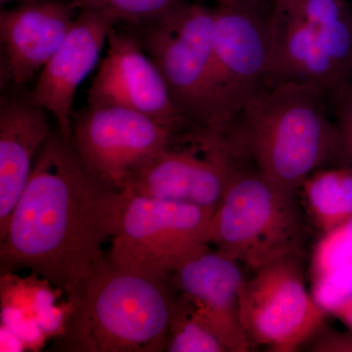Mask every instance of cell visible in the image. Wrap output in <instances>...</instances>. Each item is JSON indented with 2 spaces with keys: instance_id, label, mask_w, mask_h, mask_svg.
Returning <instances> with one entry per match:
<instances>
[{
  "instance_id": "6da1fadb",
  "label": "cell",
  "mask_w": 352,
  "mask_h": 352,
  "mask_svg": "<svg viewBox=\"0 0 352 352\" xmlns=\"http://www.w3.org/2000/svg\"><path fill=\"white\" fill-rule=\"evenodd\" d=\"M122 208V189L94 175L59 129L51 131L0 240L2 275L30 270L69 298L105 258Z\"/></svg>"
},
{
  "instance_id": "7a4b0ae2",
  "label": "cell",
  "mask_w": 352,
  "mask_h": 352,
  "mask_svg": "<svg viewBox=\"0 0 352 352\" xmlns=\"http://www.w3.org/2000/svg\"><path fill=\"white\" fill-rule=\"evenodd\" d=\"M175 298L170 277L122 267L105 256L69 296L53 351H166Z\"/></svg>"
},
{
  "instance_id": "3957f363",
  "label": "cell",
  "mask_w": 352,
  "mask_h": 352,
  "mask_svg": "<svg viewBox=\"0 0 352 352\" xmlns=\"http://www.w3.org/2000/svg\"><path fill=\"white\" fill-rule=\"evenodd\" d=\"M327 98L309 85L276 83L250 99L229 131L264 177L296 195L316 168L342 150Z\"/></svg>"
},
{
  "instance_id": "277c9868",
  "label": "cell",
  "mask_w": 352,
  "mask_h": 352,
  "mask_svg": "<svg viewBox=\"0 0 352 352\" xmlns=\"http://www.w3.org/2000/svg\"><path fill=\"white\" fill-rule=\"evenodd\" d=\"M214 24V7L187 2L168 19L131 32L161 71L185 122L226 132L235 117L217 74Z\"/></svg>"
},
{
  "instance_id": "5b68a950",
  "label": "cell",
  "mask_w": 352,
  "mask_h": 352,
  "mask_svg": "<svg viewBox=\"0 0 352 352\" xmlns=\"http://www.w3.org/2000/svg\"><path fill=\"white\" fill-rule=\"evenodd\" d=\"M302 241L296 195L273 184L256 166L241 164L210 219V245L254 272L300 256Z\"/></svg>"
},
{
  "instance_id": "8992f818",
  "label": "cell",
  "mask_w": 352,
  "mask_h": 352,
  "mask_svg": "<svg viewBox=\"0 0 352 352\" xmlns=\"http://www.w3.org/2000/svg\"><path fill=\"white\" fill-rule=\"evenodd\" d=\"M247 157L226 132L188 126L134 170L122 189L215 210Z\"/></svg>"
},
{
  "instance_id": "52a82bcc",
  "label": "cell",
  "mask_w": 352,
  "mask_h": 352,
  "mask_svg": "<svg viewBox=\"0 0 352 352\" xmlns=\"http://www.w3.org/2000/svg\"><path fill=\"white\" fill-rule=\"evenodd\" d=\"M119 226L108 256L122 267L170 277L187 259L210 245L214 210L156 200L122 189Z\"/></svg>"
},
{
  "instance_id": "ba28073f",
  "label": "cell",
  "mask_w": 352,
  "mask_h": 352,
  "mask_svg": "<svg viewBox=\"0 0 352 352\" xmlns=\"http://www.w3.org/2000/svg\"><path fill=\"white\" fill-rule=\"evenodd\" d=\"M326 314L308 292L300 256L254 271L241 292L240 318L252 347L296 351L323 327Z\"/></svg>"
},
{
  "instance_id": "9c48e42d",
  "label": "cell",
  "mask_w": 352,
  "mask_h": 352,
  "mask_svg": "<svg viewBox=\"0 0 352 352\" xmlns=\"http://www.w3.org/2000/svg\"><path fill=\"white\" fill-rule=\"evenodd\" d=\"M175 132L129 109L87 106L74 113L72 142L94 175L122 189L129 176L163 150Z\"/></svg>"
},
{
  "instance_id": "30bf717a",
  "label": "cell",
  "mask_w": 352,
  "mask_h": 352,
  "mask_svg": "<svg viewBox=\"0 0 352 352\" xmlns=\"http://www.w3.org/2000/svg\"><path fill=\"white\" fill-rule=\"evenodd\" d=\"M273 41V3L214 7L217 74L235 119L250 99L270 87Z\"/></svg>"
},
{
  "instance_id": "8fae6325",
  "label": "cell",
  "mask_w": 352,
  "mask_h": 352,
  "mask_svg": "<svg viewBox=\"0 0 352 352\" xmlns=\"http://www.w3.org/2000/svg\"><path fill=\"white\" fill-rule=\"evenodd\" d=\"M107 43V54L88 89V107L129 109L175 131L191 126L175 107L161 71L131 31L115 28Z\"/></svg>"
},
{
  "instance_id": "7c38bea8",
  "label": "cell",
  "mask_w": 352,
  "mask_h": 352,
  "mask_svg": "<svg viewBox=\"0 0 352 352\" xmlns=\"http://www.w3.org/2000/svg\"><path fill=\"white\" fill-rule=\"evenodd\" d=\"M240 265L210 245L170 275L177 295L228 352L252 349L240 318V295L245 281Z\"/></svg>"
},
{
  "instance_id": "4fadbf2b",
  "label": "cell",
  "mask_w": 352,
  "mask_h": 352,
  "mask_svg": "<svg viewBox=\"0 0 352 352\" xmlns=\"http://www.w3.org/2000/svg\"><path fill=\"white\" fill-rule=\"evenodd\" d=\"M117 25L104 14L80 11L30 94V100L52 115L58 129L69 140L76 91L98 64L102 50Z\"/></svg>"
},
{
  "instance_id": "5bb4252c",
  "label": "cell",
  "mask_w": 352,
  "mask_h": 352,
  "mask_svg": "<svg viewBox=\"0 0 352 352\" xmlns=\"http://www.w3.org/2000/svg\"><path fill=\"white\" fill-rule=\"evenodd\" d=\"M75 7L61 0H25L0 13V39L11 82L24 87L50 61L75 21Z\"/></svg>"
},
{
  "instance_id": "9a60e30c",
  "label": "cell",
  "mask_w": 352,
  "mask_h": 352,
  "mask_svg": "<svg viewBox=\"0 0 352 352\" xmlns=\"http://www.w3.org/2000/svg\"><path fill=\"white\" fill-rule=\"evenodd\" d=\"M47 112L28 99L2 98L0 108V240L50 134Z\"/></svg>"
},
{
  "instance_id": "2e32d148",
  "label": "cell",
  "mask_w": 352,
  "mask_h": 352,
  "mask_svg": "<svg viewBox=\"0 0 352 352\" xmlns=\"http://www.w3.org/2000/svg\"><path fill=\"white\" fill-rule=\"evenodd\" d=\"M274 41L270 85L294 82L321 90L328 96L349 80L307 23L273 2Z\"/></svg>"
},
{
  "instance_id": "e0dca14e",
  "label": "cell",
  "mask_w": 352,
  "mask_h": 352,
  "mask_svg": "<svg viewBox=\"0 0 352 352\" xmlns=\"http://www.w3.org/2000/svg\"><path fill=\"white\" fill-rule=\"evenodd\" d=\"M307 23L346 78L352 76V7L349 0H276Z\"/></svg>"
},
{
  "instance_id": "ac0fdd59",
  "label": "cell",
  "mask_w": 352,
  "mask_h": 352,
  "mask_svg": "<svg viewBox=\"0 0 352 352\" xmlns=\"http://www.w3.org/2000/svg\"><path fill=\"white\" fill-rule=\"evenodd\" d=\"M302 190L308 212L322 233L352 217V168L309 176Z\"/></svg>"
},
{
  "instance_id": "d6986e66",
  "label": "cell",
  "mask_w": 352,
  "mask_h": 352,
  "mask_svg": "<svg viewBox=\"0 0 352 352\" xmlns=\"http://www.w3.org/2000/svg\"><path fill=\"white\" fill-rule=\"evenodd\" d=\"M186 0H71L76 10L104 14L117 24L141 27L168 19L187 4Z\"/></svg>"
},
{
  "instance_id": "ffe728a7",
  "label": "cell",
  "mask_w": 352,
  "mask_h": 352,
  "mask_svg": "<svg viewBox=\"0 0 352 352\" xmlns=\"http://www.w3.org/2000/svg\"><path fill=\"white\" fill-rule=\"evenodd\" d=\"M166 351L228 352L221 340L194 316L177 293Z\"/></svg>"
},
{
  "instance_id": "44dd1931",
  "label": "cell",
  "mask_w": 352,
  "mask_h": 352,
  "mask_svg": "<svg viewBox=\"0 0 352 352\" xmlns=\"http://www.w3.org/2000/svg\"><path fill=\"white\" fill-rule=\"evenodd\" d=\"M351 261L352 217L330 232L323 234L312 258L314 278Z\"/></svg>"
},
{
  "instance_id": "7402d4cb",
  "label": "cell",
  "mask_w": 352,
  "mask_h": 352,
  "mask_svg": "<svg viewBox=\"0 0 352 352\" xmlns=\"http://www.w3.org/2000/svg\"><path fill=\"white\" fill-rule=\"evenodd\" d=\"M312 295L325 311L333 309L352 296V261L314 278Z\"/></svg>"
},
{
  "instance_id": "603a6c76",
  "label": "cell",
  "mask_w": 352,
  "mask_h": 352,
  "mask_svg": "<svg viewBox=\"0 0 352 352\" xmlns=\"http://www.w3.org/2000/svg\"><path fill=\"white\" fill-rule=\"evenodd\" d=\"M339 129L342 150L352 164V76L329 95Z\"/></svg>"
},
{
  "instance_id": "cb8c5ba5",
  "label": "cell",
  "mask_w": 352,
  "mask_h": 352,
  "mask_svg": "<svg viewBox=\"0 0 352 352\" xmlns=\"http://www.w3.org/2000/svg\"><path fill=\"white\" fill-rule=\"evenodd\" d=\"M308 342V351L312 352H352V333L322 327Z\"/></svg>"
},
{
  "instance_id": "d4e9b609",
  "label": "cell",
  "mask_w": 352,
  "mask_h": 352,
  "mask_svg": "<svg viewBox=\"0 0 352 352\" xmlns=\"http://www.w3.org/2000/svg\"><path fill=\"white\" fill-rule=\"evenodd\" d=\"M24 344L17 333L2 324L1 351H21L24 349Z\"/></svg>"
},
{
  "instance_id": "484cf974",
  "label": "cell",
  "mask_w": 352,
  "mask_h": 352,
  "mask_svg": "<svg viewBox=\"0 0 352 352\" xmlns=\"http://www.w3.org/2000/svg\"><path fill=\"white\" fill-rule=\"evenodd\" d=\"M332 314L337 316L344 325H346L352 331V296L340 303L333 310Z\"/></svg>"
},
{
  "instance_id": "4316f807",
  "label": "cell",
  "mask_w": 352,
  "mask_h": 352,
  "mask_svg": "<svg viewBox=\"0 0 352 352\" xmlns=\"http://www.w3.org/2000/svg\"><path fill=\"white\" fill-rule=\"evenodd\" d=\"M215 6H268L273 0H210Z\"/></svg>"
},
{
  "instance_id": "83f0119b",
  "label": "cell",
  "mask_w": 352,
  "mask_h": 352,
  "mask_svg": "<svg viewBox=\"0 0 352 352\" xmlns=\"http://www.w3.org/2000/svg\"><path fill=\"white\" fill-rule=\"evenodd\" d=\"M24 1H25V0H24Z\"/></svg>"
}]
</instances>
